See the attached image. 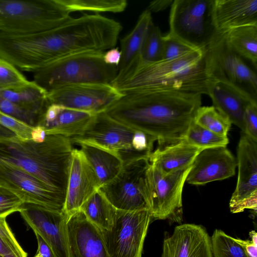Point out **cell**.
<instances>
[{
	"label": "cell",
	"instance_id": "obj_2",
	"mask_svg": "<svg viewBox=\"0 0 257 257\" xmlns=\"http://www.w3.org/2000/svg\"><path fill=\"white\" fill-rule=\"evenodd\" d=\"M72 145L70 138L58 135H47L41 143L0 135V164L25 171L65 196Z\"/></svg>",
	"mask_w": 257,
	"mask_h": 257
},
{
	"label": "cell",
	"instance_id": "obj_36",
	"mask_svg": "<svg viewBox=\"0 0 257 257\" xmlns=\"http://www.w3.org/2000/svg\"><path fill=\"white\" fill-rule=\"evenodd\" d=\"M197 48L192 47L169 32L166 36H163V48L161 60H169L177 58Z\"/></svg>",
	"mask_w": 257,
	"mask_h": 257
},
{
	"label": "cell",
	"instance_id": "obj_42",
	"mask_svg": "<svg viewBox=\"0 0 257 257\" xmlns=\"http://www.w3.org/2000/svg\"><path fill=\"white\" fill-rule=\"evenodd\" d=\"M103 58L106 64L117 67L121 59L120 50L118 47L110 49L104 53Z\"/></svg>",
	"mask_w": 257,
	"mask_h": 257
},
{
	"label": "cell",
	"instance_id": "obj_12",
	"mask_svg": "<svg viewBox=\"0 0 257 257\" xmlns=\"http://www.w3.org/2000/svg\"><path fill=\"white\" fill-rule=\"evenodd\" d=\"M123 95L111 84L86 83L51 91L47 98L50 104L96 114L105 112Z\"/></svg>",
	"mask_w": 257,
	"mask_h": 257
},
{
	"label": "cell",
	"instance_id": "obj_37",
	"mask_svg": "<svg viewBox=\"0 0 257 257\" xmlns=\"http://www.w3.org/2000/svg\"><path fill=\"white\" fill-rule=\"evenodd\" d=\"M0 111L17 118L31 125L38 124L41 117L26 110L0 94Z\"/></svg>",
	"mask_w": 257,
	"mask_h": 257
},
{
	"label": "cell",
	"instance_id": "obj_17",
	"mask_svg": "<svg viewBox=\"0 0 257 257\" xmlns=\"http://www.w3.org/2000/svg\"><path fill=\"white\" fill-rule=\"evenodd\" d=\"M100 188L98 178L80 150L73 149L63 211L69 216Z\"/></svg>",
	"mask_w": 257,
	"mask_h": 257
},
{
	"label": "cell",
	"instance_id": "obj_1",
	"mask_svg": "<svg viewBox=\"0 0 257 257\" xmlns=\"http://www.w3.org/2000/svg\"><path fill=\"white\" fill-rule=\"evenodd\" d=\"M201 105V95L167 91L124 94L105 112L117 121L156 138L159 145L184 140Z\"/></svg>",
	"mask_w": 257,
	"mask_h": 257
},
{
	"label": "cell",
	"instance_id": "obj_19",
	"mask_svg": "<svg viewBox=\"0 0 257 257\" xmlns=\"http://www.w3.org/2000/svg\"><path fill=\"white\" fill-rule=\"evenodd\" d=\"M161 257H213L211 238L201 225H178L164 239Z\"/></svg>",
	"mask_w": 257,
	"mask_h": 257
},
{
	"label": "cell",
	"instance_id": "obj_9",
	"mask_svg": "<svg viewBox=\"0 0 257 257\" xmlns=\"http://www.w3.org/2000/svg\"><path fill=\"white\" fill-rule=\"evenodd\" d=\"M207 66L210 79L231 84L256 98V71L230 48L223 33L207 47Z\"/></svg>",
	"mask_w": 257,
	"mask_h": 257
},
{
	"label": "cell",
	"instance_id": "obj_6",
	"mask_svg": "<svg viewBox=\"0 0 257 257\" xmlns=\"http://www.w3.org/2000/svg\"><path fill=\"white\" fill-rule=\"evenodd\" d=\"M214 0H174L170 33L194 48L208 47L218 33L213 19Z\"/></svg>",
	"mask_w": 257,
	"mask_h": 257
},
{
	"label": "cell",
	"instance_id": "obj_15",
	"mask_svg": "<svg viewBox=\"0 0 257 257\" xmlns=\"http://www.w3.org/2000/svg\"><path fill=\"white\" fill-rule=\"evenodd\" d=\"M19 212L34 232L50 247L56 257H68L66 224L69 216L63 211L24 203Z\"/></svg>",
	"mask_w": 257,
	"mask_h": 257
},
{
	"label": "cell",
	"instance_id": "obj_8",
	"mask_svg": "<svg viewBox=\"0 0 257 257\" xmlns=\"http://www.w3.org/2000/svg\"><path fill=\"white\" fill-rule=\"evenodd\" d=\"M152 219L149 210L116 209L111 229L101 230L109 257H142Z\"/></svg>",
	"mask_w": 257,
	"mask_h": 257
},
{
	"label": "cell",
	"instance_id": "obj_7",
	"mask_svg": "<svg viewBox=\"0 0 257 257\" xmlns=\"http://www.w3.org/2000/svg\"><path fill=\"white\" fill-rule=\"evenodd\" d=\"M149 158L123 163L121 171L99 190L116 209L125 211L150 210Z\"/></svg>",
	"mask_w": 257,
	"mask_h": 257
},
{
	"label": "cell",
	"instance_id": "obj_47",
	"mask_svg": "<svg viewBox=\"0 0 257 257\" xmlns=\"http://www.w3.org/2000/svg\"><path fill=\"white\" fill-rule=\"evenodd\" d=\"M0 257H2L1 256H0Z\"/></svg>",
	"mask_w": 257,
	"mask_h": 257
},
{
	"label": "cell",
	"instance_id": "obj_27",
	"mask_svg": "<svg viewBox=\"0 0 257 257\" xmlns=\"http://www.w3.org/2000/svg\"><path fill=\"white\" fill-rule=\"evenodd\" d=\"M230 48L257 68V24L243 26L223 33Z\"/></svg>",
	"mask_w": 257,
	"mask_h": 257
},
{
	"label": "cell",
	"instance_id": "obj_21",
	"mask_svg": "<svg viewBox=\"0 0 257 257\" xmlns=\"http://www.w3.org/2000/svg\"><path fill=\"white\" fill-rule=\"evenodd\" d=\"M153 23L148 10L139 16L133 30L120 41L121 59L117 75L111 85H115L128 76L136 69L150 27Z\"/></svg>",
	"mask_w": 257,
	"mask_h": 257
},
{
	"label": "cell",
	"instance_id": "obj_40",
	"mask_svg": "<svg viewBox=\"0 0 257 257\" xmlns=\"http://www.w3.org/2000/svg\"><path fill=\"white\" fill-rule=\"evenodd\" d=\"M244 133L257 141V102L249 104L244 114Z\"/></svg>",
	"mask_w": 257,
	"mask_h": 257
},
{
	"label": "cell",
	"instance_id": "obj_33",
	"mask_svg": "<svg viewBox=\"0 0 257 257\" xmlns=\"http://www.w3.org/2000/svg\"><path fill=\"white\" fill-rule=\"evenodd\" d=\"M213 257H248L234 237L215 229L211 238Z\"/></svg>",
	"mask_w": 257,
	"mask_h": 257
},
{
	"label": "cell",
	"instance_id": "obj_31",
	"mask_svg": "<svg viewBox=\"0 0 257 257\" xmlns=\"http://www.w3.org/2000/svg\"><path fill=\"white\" fill-rule=\"evenodd\" d=\"M184 140L201 150L226 147L229 143L227 136L216 134L196 124L194 121L189 127Z\"/></svg>",
	"mask_w": 257,
	"mask_h": 257
},
{
	"label": "cell",
	"instance_id": "obj_18",
	"mask_svg": "<svg viewBox=\"0 0 257 257\" xmlns=\"http://www.w3.org/2000/svg\"><path fill=\"white\" fill-rule=\"evenodd\" d=\"M237 162L226 147L205 149L195 157L186 181L203 185L234 176Z\"/></svg>",
	"mask_w": 257,
	"mask_h": 257
},
{
	"label": "cell",
	"instance_id": "obj_30",
	"mask_svg": "<svg viewBox=\"0 0 257 257\" xmlns=\"http://www.w3.org/2000/svg\"><path fill=\"white\" fill-rule=\"evenodd\" d=\"M194 122L216 134L227 136L231 123L213 105L200 106L196 112Z\"/></svg>",
	"mask_w": 257,
	"mask_h": 257
},
{
	"label": "cell",
	"instance_id": "obj_35",
	"mask_svg": "<svg viewBox=\"0 0 257 257\" xmlns=\"http://www.w3.org/2000/svg\"><path fill=\"white\" fill-rule=\"evenodd\" d=\"M30 82L16 66L0 58V90L16 89Z\"/></svg>",
	"mask_w": 257,
	"mask_h": 257
},
{
	"label": "cell",
	"instance_id": "obj_20",
	"mask_svg": "<svg viewBox=\"0 0 257 257\" xmlns=\"http://www.w3.org/2000/svg\"><path fill=\"white\" fill-rule=\"evenodd\" d=\"M207 95L213 106L243 133L245 108L249 104L257 102L256 98L236 86L215 79L208 82Z\"/></svg>",
	"mask_w": 257,
	"mask_h": 257
},
{
	"label": "cell",
	"instance_id": "obj_25",
	"mask_svg": "<svg viewBox=\"0 0 257 257\" xmlns=\"http://www.w3.org/2000/svg\"><path fill=\"white\" fill-rule=\"evenodd\" d=\"M94 115L61 106L55 118L42 126L45 128L46 135H58L71 138L81 135Z\"/></svg>",
	"mask_w": 257,
	"mask_h": 257
},
{
	"label": "cell",
	"instance_id": "obj_29",
	"mask_svg": "<svg viewBox=\"0 0 257 257\" xmlns=\"http://www.w3.org/2000/svg\"><path fill=\"white\" fill-rule=\"evenodd\" d=\"M70 13L76 11L121 13L127 6L126 0H58Z\"/></svg>",
	"mask_w": 257,
	"mask_h": 257
},
{
	"label": "cell",
	"instance_id": "obj_44",
	"mask_svg": "<svg viewBox=\"0 0 257 257\" xmlns=\"http://www.w3.org/2000/svg\"><path fill=\"white\" fill-rule=\"evenodd\" d=\"M174 0H156L151 2L147 9L150 12L157 13L171 7Z\"/></svg>",
	"mask_w": 257,
	"mask_h": 257
},
{
	"label": "cell",
	"instance_id": "obj_24",
	"mask_svg": "<svg viewBox=\"0 0 257 257\" xmlns=\"http://www.w3.org/2000/svg\"><path fill=\"white\" fill-rule=\"evenodd\" d=\"M79 145L98 178L100 187L113 179L121 171L123 162L118 154L91 144Z\"/></svg>",
	"mask_w": 257,
	"mask_h": 257
},
{
	"label": "cell",
	"instance_id": "obj_38",
	"mask_svg": "<svg viewBox=\"0 0 257 257\" xmlns=\"http://www.w3.org/2000/svg\"><path fill=\"white\" fill-rule=\"evenodd\" d=\"M0 124L11 131L14 135L23 141L31 140L33 126L0 111Z\"/></svg>",
	"mask_w": 257,
	"mask_h": 257
},
{
	"label": "cell",
	"instance_id": "obj_43",
	"mask_svg": "<svg viewBox=\"0 0 257 257\" xmlns=\"http://www.w3.org/2000/svg\"><path fill=\"white\" fill-rule=\"evenodd\" d=\"M38 242L37 252L40 253L43 257H56L53 250L42 237L35 233Z\"/></svg>",
	"mask_w": 257,
	"mask_h": 257
},
{
	"label": "cell",
	"instance_id": "obj_16",
	"mask_svg": "<svg viewBox=\"0 0 257 257\" xmlns=\"http://www.w3.org/2000/svg\"><path fill=\"white\" fill-rule=\"evenodd\" d=\"M68 257H109L101 230L79 210L66 224Z\"/></svg>",
	"mask_w": 257,
	"mask_h": 257
},
{
	"label": "cell",
	"instance_id": "obj_23",
	"mask_svg": "<svg viewBox=\"0 0 257 257\" xmlns=\"http://www.w3.org/2000/svg\"><path fill=\"white\" fill-rule=\"evenodd\" d=\"M202 150L187 143L184 140L163 145L151 154V165L162 174H168L191 166L195 157Z\"/></svg>",
	"mask_w": 257,
	"mask_h": 257
},
{
	"label": "cell",
	"instance_id": "obj_13",
	"mask_svg": "<svg viewBox=\"0 0 257 257\" xmlns=\"http://www.w3.org/2000/svg\"><path fill=\"white\" fill-rule=\"evenodd\" d=\"M238 177L229 202L233 213L257 209V141L242 132L237 149Z\"/></svg>",
	"mask_w": 257,
	"mask_h": 257
},
{
	"label": "cell",
	"instance_id": "obj_3",
	"mask_svg": "<svg viewBox=\"0 0 257 257\" xmlns=\"http://www.w3.org/2000/svg\"><path fill=\"white\" fill-rule=\"evenodd\" d=\"M207 47L197 48L177 58L140 67L113 86L121 93L167 91L207 94L210 80Z\"/></svg>",
	"mask_w": 257,
	"mask_h": 257
},
{
	"label": "cell",
	"instance_id": "obj_41",
	"mask_svg": "<svg viewBox=\"0 0 257 257\" xmlns=\"http://www.w3.org/2000/svg\"><path fill=\"white\" fill-rule=\"evenodd\" d=\"M251 240L234 238V240L242 247L248 257H257V233L251 230L249 233Z\"/></svg>",
	"mask_w": 257,
	"mask_h": 257
},
{
	"label": "cell",
	"instance_id": "obj_14",
	"mask_svg": "<svg viewBox=\"0 0 257 257\" xmlns=\"http://www.w3.org/2000/svg\"><path fill=\"white\" fill-rule=\"evenodd\" d=\"M0 186L14 193L24 203L63 211L64 195L53 191L36 178L18 168L0 164Z\"/></svg>",
	"mask_w": 257,
	"mask_h": 257
},
{
	"label": "cell",
	"instance_id": "obj_22",
	"mask_svg": "<svg viewBox=\"0 0 257 257\" xmlns=\"http://www.w3.org/2000/svg\"><path fill=\"white\" fill-rule=\"evenodd\" d=\"M213 19L218 33L257 24V0H214Z\"/></svg>",
	"mask_w": 257,
	"mask_h": 257
},
{
	"label": "cell",
	"instance_id": "obj_26",
	"mask_svg": "<svg viewBox=\"0 0 257 257\" xmlns=\"http://www.w3.org/2000/svg\"><path fill=\"white\" fill-rule=\"evenodd\" d=\"M47 94V91L34 81L22 87L0 90L3 97L41 118L50 104Z\"/></svg>",
	"mask_w": 257,
	"mask_h": 257
},
{
	"label": "cell",
	"instance_id": "obj_45",
	"mask_svg": "<svg viewBox=\"0 0 257 257\" xmlns=\"http://www.w3.org/2000/svg\"><path fill=\"white\" fill-rule=\"evenodd\" d=\"M47 136L44 126L37 124L33 126L31 131V140L37 143L43 142Z\"/></svg>",
	"mask_w": 257,
	"mask_h": 257
},
{
	"label": "cell",
	"instance_id": "obj_46",
	"mask_svg": "<svg viewBox=\"0 0 257 257\" xmlns=\"http://www.w3.org/2000/svg\"><path fill=\"white\" fill-rule=\"evenodd\" d=\"M34 257H43V256L40 253L36 252Z\"/></svg>",
	"mask_w": 257,
	"mask_h": 257
},
{
	"label": "cell",
	"instance_id": "obj_5",
	"mask_svg": "<svg viewBox=\"0 0 257 257\" xmlns=\"http://www.w3.org/2000/svg\"><path fill=\"white\" fill-rule=\"evenodd\" d=\"M58 0H0V32L25 34L46 31L71 20Z\"/></svg>",
	"mask_w": 257,
	"mask_h": 257
},
{
	"label": "cell",
	"instance_id": "obj_11",
	"mask_svg": "<svg viewBox=\"0 0 257 257\" xmlns=\"http://www.w3.org/2000/svg\"><path fill=\"white\" fill-rule=\"evenodd\" d=\"M136 131L102 112L94 115L81 135L70 139L72 143L91 144L114 152L124 163L141 158L133 147Z\"/></svg>",
	"mask_w": 257,
	"mask_h": 257
},
{
	"label": "cell",
	"instance_id": "obj_39",
	"mask_svg": "<svg viewBox=\"0 0 257 257\" xmlns=\"http://www.w3.org/2000/svg\"><path fill=\"white\" fill-rule=\"evenodd\" d=\"M24 203L16 194L0 186V217L6 218L12 213L19 211Z\"/></svg>",
	"mask_w": 257,
	"mask_h": 257
},
{
	"label": "cell",
	"instance_id": "obj_28",
	"mask_svg": "<svg viewBox=\"0 0 257 257\" xmlns=\"http://www.w3.org/2000/svg\"><path fill=\"white\" fill-rule=\"evenodd\" d=\"M116 208L98 189L81 206L80 210L87 218L100 230H110Z\"/></svg>",
	"mask_w": 257,
	"mask_h": 257
},
{
	"label": "cell",
	"instance_id": "obj_4",
	"mask_svg": "<svg viewBox=\"0 0 257 257\" xmlns=\"http://www.w3.org/2000/svg\"><path fill=\"white\" fill-rule=\"evenodd\" d=\"M104 52H85L60 59L35 72L34 81L47 92L79 83L111 84L117 67L104 62Z\"/></svg>",
	"mask_w": 257,
	"mask_h": 257
},
{
	"label": "cell",
	"instance_id": "obj_10",
	"mask_svg": "<svg viewBox=\"0 0 257 257\" xmlns=\"http://www.w3.org/2000/svg\"><path fill=\"white\" fill-rule=\"evenodd\" d=\"M191 168L190 166L164 174L151 164L148 176L152 219L180 221L183 188Z\"/></svg>",
	"mask_w": 257,
	"mask_h": 257
},
{
	"label": "cell",
	"instance_id": "obj_32",
	"mask_svg": "<svg viewBox=\"0 0 257 257\" xmlns=\"http://www.w3.org/2000/svg\"><path fill=\"white\" fill-rule=\"evenodd\" d=\"M163 48V36L159 28L153 23L143 46L138 64L133 72L140 67L161 61Z\"/></svg>",
	"mask_w": 257,
	"mask_h": 257
},
{
	"label": "cell",
	"instance_id": "obj_34",
	"mask_svg": "<svg viewBox=\"0 0 257 257\" xmlns=\"http://www.w3.org/2000/svg\"><path fill=\"white\" fill-rule=\"evenodd\" d=\"M0 256L28 257L27 253L16 239L6 218L0 217Z\"/></svg>",
	"mask_w": 257,
	"mask_h": 257
}]
</instances>
